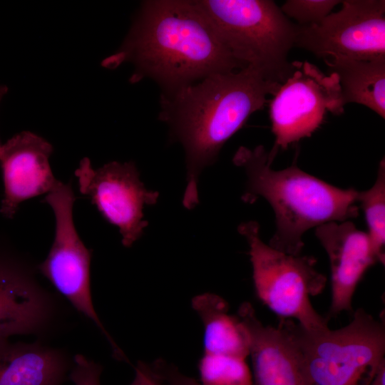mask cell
<instances>
[{
  "instance_id": "6da1fadb",
  "label": "cell",
  "mask_w": 385,
  "mask_h": 385,
  "mask_svg": "<svg viewBox=\"0 0 385 385\" xmlns=\"http://www.w3.org/2000/svg\"><path fill=\"white\" fill-rule=\"evenodd\" d=\"M134 66L131 83L149 78L161 93L175 91L213 74L242 69L195 0H148L119 49L102 65Z\"/></svg>"
},
{
  "instance_id": "7a4b0ae2",
  "label": "cell",
  "mask_w": 385,
  "mask_h": 385,
  "mask_svg": "<svg viewBox=\"0 0 385 385\" xmlns=\"http://www.w3.org/2000/svg\"><path fill=\"white\" fill-rule=\"evenodd\" d=\"M281 84L247 66L161 93L158 118L185 153V207L193 209L199 202L202 171L215 163L225 143L253 113L264 108L267 96L274 95Z\"/></svg>"
},
{
  "instance_id": "3957f363",
  "label": "cell",
  "mask_w": 385,
  "mask_h": 385,
  "mask_svg": "<svg viewBox=\"0 0 385 385\" xmlns=\"http://www.w3.org/2000/svg\"><path fill=\"white\" fill-rule=\"evenodd\" d=\"M273 160L263 145L253 149L241 146L232 159L247 176L243 201L253 203L261 197L274 211L275 231L268 244L272 247L292 255H301L307 231L358 216V190L332 185L301 170L296 163L275 170L272 168Z\"/></svg>"
},
{
  "instance_id": "277c9868",
  "label": "cell",
  "mask_w": 385,
  "mask_h": 385,
  "mask_svg": "<svg viewBox=\"0 0 385 385\" xmlns=\"http://www.w3.org/2000/svg\"><path fill=\"white\" fill-rule=\"evenodd\" d=\"M222 42L244 67L282 83L294 69L288 55L297 24L271 0H195Z\"/></svg>"
},
{
  "instance_id": "5b68a950",
  "label": "cell",
  "mask_w": 385,
  "mask_h": 385,
  "mask_svg": "<svg viewBox=\"0 0 385 385\" xmlns=\"http://www.w3.org/2000/svg\"><path fill=\"white\" fill-rule=\"evenodd\" d=\"M307 385H370L385 359L384 319L363 308L337 329L308 331L292 319Z\"/></svg>"
},
{
  "instance_id": "8992f818",
  "label": "cell",
  "mask_w": 385,
  "mask_h": 385,
  "mask_svg": "<svg viewBox=\"0 0 385 385\" xmlns=\"http://www.w3.org/2000/svg\"><path fill=\"white\" fill-rule=\"evenodd\" d=\"M238 232L249 245L258 299L280 319H296L308 331L328 328V319L314 309L310 300L322 293L327 283L326 276L316 268L317 260L289 255L266 244L256 221L241 223Z\"/></svg>"
},
{
  "instance_id": "52a82bcc",
  "label": "cell",
  "mask_w": 385,
  "mask_h": 385,
  "mask_svg": "<svg viewBox=\"0 0 385 385\" xmlns=\"http://www.w3.org/2000/svg\"><path fill=\"white\" fill-rule=\"evenodd\" d=\"M294 69L270 101V118L275 158L279 149L310 137L324 123L328 112L344 113L338 78L325 74L308 61H293Z\"/></svg>"
},
{
  "instance_id": "ba28073f",
  "label": "cell",
  "mask_w": 385,
  "mask_h": 385,
  "mask_svg": "<svg viewBox=\"0 0 385 385\" xmlns=\"http://www.w3.org/2000/svg\"><path fill=\"white\" fill-rule=\"evenodd\" d=\"M75 200L71 184L59 180L43 200L53 212L56 226L53 245L38 269L76 310L96 324L111 345L114 356L122 359L125 354L104 328L93 304L90 284L91 251L85 246L75 227Z\"/></svg>"
},
{
  "instance_id": "9c48e42d",
  "label": "cell",
  "mask_w": 385,
  "mask_h": 385,
  "mask_svg": "<svg viewBox=\"0 0 385 385\" xmlns=\"http://www.w3.org/2000/svg\"><path fill=\"white\" fill-rule=\"evenodd\" d=\"M319 24H297L294 47L323 59L385 55V1L344 0Z\"/></svg>"
},
{
  "instance_id": "30bf717a",
  "label": "cell",
  "mask_w": 385,
  "mask_h": 385,
  "mask_svg": "<svg viewBox=\"0 0 385 385\" xmlns=\"http://www.w3.org/2000/svg\"><path fill=\"white\" fill-rule=\"evenodd\" d=\"M75 175L81 193L90 198L108 222L118 227L123 245L131 247L148 225L143 220V206L155 204L158 192L145 187L133 162L113 161L95 170L84 158Z\"/></svg>"
},
{
  "instance_id": "8fae6325",
  "label": "cell",
  "mask_w": 385,
  "mask_h": 385,
  "mask_svg": "<svg viewBox=\"0 0 385 385\" xmlns=\"http://www.w3.org/2000/svg\"><path fill=\"white\" fill-rule=\"evenodd\" d=\"M330 265L331 302L329 320L343 312H353L352 299L366 271L378 260L366 232L350 220L332 222L315 228Z\"/></svg>"
},
{
  "instance_id": "7c38bea8",
  "label": "cell",
  "mask_w": 385,
  "mask_h": 385,
  "mask_svg": "<svg viewBox=\"0 0 385 385\" xmlns=\"http://www.w3.org/2000/svg\"><path fill=\"white\" fill-rule=\"evenodd\" d=\"M237 317L248 334L255 385H307L289 319H281L276 327L265 325L247 302L240 306Z\"/></svg>"
},
{
  "instance_id": "4fadbf2b",
  "label": "cell",
  "mask_w": 385,
  "mask_h": 385,
  "mask_svg": "<svg viewBox=\"0 0 385 385\" xmlns=\"http://www.w3.org/2000/svg\"><path fill=\"white\" fill-rule=\"evenodd\" d=\"M51 145L29 131L16 134L0 146V165L4 186L1 213L12 218L20 204L47 194L57 180L49 158Z\"/></svg>"
},
{
  "instance_id": "5bb4252c",
  "label": "cell",
  "mask_w": 385,
  "mask_h": 385,
  "mask_svg": "<svg viewBox=\"0 0 385 385\" xmlns=\"http://www.w3.org/2000/svg\"><path fill=\"white\" fill-rule=\"evenodd\" d=\"M52 315L48 293L29 269L12 255L0 252V342L13 335L43 330Z\"/></svg>"
},
{
  "instance_id": "9a60e30c",
  "label": "cell",
  "mask_w": 385,
  "mask_h": 385,
  "mask_svg": "<svg viewBox=\"0 0 385 385\" xmlns=\"http://www.w3.org/2000/svg\"><path fill=\"white\" fill-rule=\"evenodd\" d=\"M68 369L58 349L39 342H0V385H62Z\"/></svg>"
},
{
  "instance_id": "2e32d148",
  "label": "cell",
  "mask_w": 385,
  "mask_h": 385,
  "mask_svg": "<svg viewBox=\"0 0 385 385\" xmlns=\"http://www.w3.org/2000/svg\"><path fill=\"white\" fill-rule=\"evenodd\" d=\"M338 78L344 106L355 103L385 118V55L369 58L335 56L324 59Z\"/></svg>"
},
{
  "instance_id": "e0dca14e",
  "label": "cell",
  "mask_w": 385,
  "mask_h": 385,
  "mask_svg": "<svg viewBox=\"0 0 385 385\" xmlns=\"http://www.w3.org/2000/svg\"><path fill=\"white\" fill-rule=\"evenodd\" d=\"M192 307L203 325V354L246 359L249 355L247 330L237 315L229 314L228 304L223 298L204 293L192 299Z\"/></svg>"
},
{
  "instance_id": "ac0fdd59",
  "label": "cell",
  "mask_w": 385,
  "mask_h": 385,
  "mask_svg": "<svg viewBox=\"0 0 385 385\" xmlns=\"http://www.w3.org/2000/svg\"><path fill=\"white\" fill-rule=\"evenodd\" d=\"M357 202L362 209L368 227L367 235L378 262H385V163H379L374 185L364 191H359Z\"/></svg>"
},
{
  "instance_id": "d6986e66",
  "label": "cell",
  "mask_w": 385,
  "mask_h": 385,
  "mask_svg": "<svg viewBox=\"0 0 385 385\" xmlns=\"http://www.w3.org/2000/svg\"><path fill=\"white\" fill-rule=\"evenodd\" d=\"M201 385H252L245 359L203 354L198 362Z\"/></svg>"
},
{
  "instance_id": "ffe728a7",
  "label": "cell",
  "mask_w": 385,
  "mask_h": 385,
  "mask_svg": "<svg viewBox=\"0 0 385 385\" xmlns=\"http://www.w3.org/2000/svg\"><path fill=\"white\" fill-rule=\"evenodd\" d=\"M341 2L338 0H288L280 9L287 18L296 20L297 25L309 26L319 24Z\"/></svg>"
},
{
  "instance_id": "44dd1931",
  "label": "cell",
  "mask_w": 385,
  "mask_h": 385,
  "mask_svg": "<svg viewBox=\"0 0 385 385\" xmlns=\"http://www.w3.org/2000/svg\"><path fill=\"white\" fill-rule=\"evenodd\" d=\"M102 367L82 354H76L69 375L75 385H101Z\"/></svg>"
},
{
  "instance_id": "7402d4cb",
  "label": "cell",
  "mask_w": 385,
  "mask_h": 385,
  "mask_svg": "<svg viewBox=\"0 0 385 385\" xmlns=\"http://www.w3.org/2000/svg\"><path fill=\"white\" fill-rule=\"evenodd\" d=\"M152 366L163 385H201L195 379L181 373L175 366L162 359L157 360Z\"/></svg>"
},
{
  "instance_id": "603a6c76",
  "label": "cell",
  "mask_w": 385,
  "mask_h": 385,
  "mask_svg": "<svg viewBox=\"0 0 385 385\" xmlns=\"http://www.w3.org/2000/svg\"><path fill=\"white\" fill-rule=\"evenodd\" d=\"M130 385H163L152 365L138 361L135 367V376Z\"/></svg>"
},
{
  "instance_id": "cb8c5ba5",
  "label": "cell",
  "mask_w": 385,
  "mask_h": 385,
  "mask_svg": "<svg viewBox=\"0 0 385 385\" xmlns=\"http://www.w3.org/2000/svg\"><path fill=\"white\" fill-rule=\"evenodd\" d=\"M370 385H385V359L380 364Z\"/></svg>"
},
{
  "instance_id": "d4e9b609",
  "label": "cell",
  "mask_w": 385,
  "mask_h": 385,
  "mask_svg": "<svg viewBox=\"0 0 385 385\" xmlns=\"http://www.w3.org/2000/svg\"><path fill=\"white\" fill-rule=\"evenodd\" d=\"M7 91H8V88L6 86H0V101L4 97V96L6 93Z\"/></svg>"
}]
</instances>
